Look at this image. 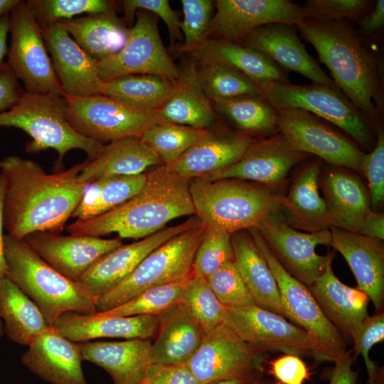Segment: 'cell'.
Instances as JSON below:
<instances>
[{
    "mask_svg": "<svg viewBox=\"0 0 384 384\" xmlns=\"http://www.w3.org/2000/svg\"><path fill=\"white\" fill-rule=\"evenodd\" d=\"M320 164L313 161L297 175L283 197L284 207L292 222L310 232L328 229L326 206L319 193Z\"/></svg>",
    "mask_w": 384,
    "mask_h": 384,
    "instance_id": "d590c367",
    "label": "cell"
},
{
    "mask_svg": "<svg viewBox=\"0 0 384 384\" xmlns=\"http://www.w3.org/2000/svg\"><path fill=\"white\" fill-rule=\"evenodd\" d=\"M247 230L275 278L287 319L313 339L317 348L316 361L334 362L348 351L347 343L324 316L308 287L282 266L257 228Z\"/></svg>",
    "mask_w": 384,
    "mask_h": 384,
    "instance_id": "ba28073f",
    "label": "cell"
},
{
    "mask_svg": "<svg viewBox=\"0 0 384 384\" xmlns=\"http://www.w3.org/2000/svg\"><path fill=\"white\" fill-rule=\"evenodd\" d=\"M122 5L124 13L123 18L129 27L132 26L136 11L144 10L164 21L172 46H175L177 41L183 42L181 21L167 0H124Z\"/></svg>",
    "mask_w": 384,
    "mask_h": 384,
    "instance_id": "816d5d0a",
    "label": "cell"
},
{
    "mask_svg": "<svg viewBox=\"0 0 384 384\" xmlns=\"http://www.w3.org/2000/svg\"><path fill=\"white\" fill-rule=\"evenodd\" d=\"M47 50L63 94H102L98 61L85 53L59 22L42 29Z\"/></svg>",
    "mask_w": 384,
    "mask_h": 384,
    "instance_id": "44dd1931",
    "label": "cell"
},
{
    "mask_svg": "<svg viewBox=\"0 0 384 384\" xmlns=\"http://www.w3.org/2000/svg\"><path fill=\"white\" fill-rule=\"evenodd\" d=\"M65 117L82 136L105 144L129 137H139L160 122L154 113L135 110L122 102L99 94L85 97L63 94Z\"/></svg>",
    "mask_w": 384,
    "mask_h": 384,
    "instance_id": "30bf717a",
    "label": "cell"
},
{
    "mask_svg": "<svg viewBox=\"0 0 384 384\" xmlns=\"http://www.w3.org/2000/svg\"><path fill=\"white\" fill-rule=\"evenodd\" d=\"M183 18L180 28L181 45L176 48L180 53H191L208 39L215 7L210 0H181Z\"/></svg>",
    "mask_w": 384,
    "mask_h": 384,
    "instance_id": "7dc6e473",
    "label": "cell"
},
{
    "mask_svg": "<svg viewBox=\"0 0 384 384\" xmlns=\"http://www.w3.org/2000/svg\"><path fill=\"white\" fill-rule=\"evenodd\" d=\"M245 230L231 234L235 265L256 304L287 319L275 278L250 233Z\"/></svg>",
    "mask_w": 384,
    "mask_h": 384,
    "instance_id": "1f68e13d",
    "label": "cell"
},
{
    "mask_svg": "<svg viewBox=\"0 0 384 384\" xmlns=\"http://www.w3.org/2000/svg\"><path fill=\"white\" fill-rule=\"evenodd\" d=\"M265 363L269 373L281 384H304L310 376L306 363L295 354L284 353Z\"/></svg>",
    "mask_w": 384,
    "mask_h": 384,
    "instance_id": "db71d44e",
    "label": "cell"
},
{
    "mask_svg": "<svg viewBox=\"0 0 384 384\" xmlns=\"http://www.w3.org/2000/svg\"><path fill=\"white\" fill-rule=\"evenodd\" d=\"M59 23L90 56L97 61L117 53L127 41L130 27L116 10L87 14Z\"/></svg>",
    "mask_w": 384,
    "mask_h": 384,
    "instance_id": "836d02e7",
    "label": "cell"
},
{
    "mask_svg": "<svg viewBox=\"0 0 384 384\" xmlns=\"http://www.w3.org/2000/svg\"><path fill=\"white\" fill-rule=\"evenodd\" d=\"M265 370H258L245 375L218 380L208 384H255L265 376Z\"/></svg>",
    "mask_w": 384,
    "mask_h": 384,
    "instance_id": "6125c7cd",
    "label": "cell"
},
{
    "mask_svg": "<svg viewBox=\"0 0 384 384\" xmlns=\"http://www.w3.org/2000/svg\"><path fill=\"white\" fill-rule=\"evenodd\" d=\"M124 46L114 55L98 61L100 77L105 83L127 75L147 74L175 82L178 67L165 48L159 31L158 17L144 11L135 13Z\"/></svg>",
    "mask_w": 384,
    "mask_h": 384,
    "instance_id": "7c38bea8",
    "label": "cell"
},
{
    "mask_svg": "<svg viewBox=\"0 0 384 384\" xmlns=\"http://www.w3.org/2000/svg\"><path fill=\"white\" fill-rule=\"evenodd\" d=\"M4 180L0 173V280L6 277V263L4 255ZM4 334L3 321L0 317V337Z\"/></svg>",
    "mask_w": 384,
    "mask_h": 384,
    "instance_id": "94428289",
    "label": "cell"
},
{
    "mask_svg": "<svg viewBox=\"0 0 384 384\" xmlns=\"http://www.w3.org/2000/svg\"><path fill=\"white\" fill-rule=\"evenodd\" d=\"M148 378L154 384H201L186 363L151 366Z\"/></svg>",
    "mask_w": 384,
    "mask_h": 384,
    "instance_id": "11a10c76",
    "label": "cell"
},
{
    "mask_svg": "<svg viewBox=\"0 0 384 384\" xmlns=\"http://www.w3.org/2000/svg\"><path fill=\"white\" fill-rule=\"evenodd\" d=\"M207 130L158 122L146 130L141 139L157 155L162 165L168 168L176 163Z\"/></svg>",
    "mask_w": 384,
    "mask_h": 384,
    "instance_id": "b9f144b4",
    "label": "cell"
},
{
    "mask_svg": "<svg viewBox=\"0 0 384 384\" xmlns=\"http://www.w3.org/2000/svg\"><path fill=\"white\" fill-rule=\"evenodd\" d=\"M146 180V173L101 178L88 183L72 218L89 219L114 209L135 196Z\"/></svg>",
    "mask_w": 384,
    "mask_h": 384,
    "instance_id": "f35d334b",
    "label": "cell"
},
{
    "mask_svg": "<svg viewBox=\"0 0 384 384\" xmlns=\"http://www.w3.org/2000/svg\"><path fill=\"white\" fill-rule=\"evenodd\" d=\"M208 38L242 44L255 29L269 23L296 26L304 19L302 6L288 0H217Z\"/></svg>",
    "mask_w": 384,
    "mask_h": 384,
    "instance_id": "e0dca14e",
    "label": "cell"
},
{
    "mask_svg": "<svg viewBox=\"0 0 384 384\" xmlns=\"http://www.w3.org/2000/svg\"><path fill=\"white\" fill-rule=\"evenodd\" d=\"M384 340V311H375L361 324L353 338V358L362 356L366 367L368 384H384L383 369L370 360L373 346Z\"/></svg>",
    "mask_w": 384,
    "mask_h": 384,
    "instance_id": "681fc988",
    "label": "cell"
},
{
    "mask_svg": "<svg viewBox=\"0 0 384 384\" xmlns=\"http://www.w3.org/2000/svg\"><path fill=\"white\" fill-rule=\"evenodd\" d=\"M23 240L50 267L74 281L103 255L123 245L119 237L107 239L48 231L33 233Z\"/></svg>",
    "mask_w": 384,
    "mask_h": 384,
    "instance_id": "d6986e66",
    "label": "cell"
},
{
    "mask_svg": "<svg viewBox=\"0 0 384 384\" xmlns=\"http://www.w3.org/2000/svg\"><path fill=\"white\" fill-rule=\"evenodd\" d=\"M0 317L4 333L22 346H28L50 326L36 304L6 277L0 280Z\"/></svg>",
    "mask_w": 384,
    "mask_h": 384,
    "instance_id": "8d00e7d4",
    "label": "cell"
},
{
    "mask_svg": "<svg viewBox=\"0 0 384 384\" xmlns=\"http://www.w3.org/2000/svg\"><path fill=\"white\" fill-rule=\"evenodd\" d=\"M140 384H154V383L149 378H147L146 380H144Z\"/></svg>",
    "mask_w": 384,
    "mask_h": 384,
    "instance_id": "003e7915",
    "label": "cell"
},
{
    "mask_svg": "<svg viewBox=\"0 0 384 384\" xmlns=\"http://www.w3.org/2000/svg\"><path fill=\"white\" fill-rule=\"evenodd\" d=\"M151 339L93 341L79 344L82 360L105 370L114 384H140L148 378Z\"/></svg>",
    "mask_w": 384,
    "mask_h": 384,
    "instance_id": "f1b7e54d",
    "label": "cell"
},
{
    "mask_svg": "<svg viewBox=\"0 0 384 384\" xmlns=\"http://www.w3.org/2000/svg\"><path fill=\"white\" fill-rule=\"evenodd\" d=\"M189 191L201 222L230 234L258 227L282 208L283 196L268 186L240 179L196 178L190 180Z\"/></svg>",
    "mask_w": 384,
    "mask_h": 384,
    "instance_id": "277c9868",
    "label": "cell"
},
{
    "mask_svg": "<svg viewBox=\"0 0 384 384\" xmlns=\"http://www.w3.org/2000/svg\"><path fill=\"white\" fill-rule=\"evenodd\" d=\"M179 304L188 311L204 336L224 323L225 307L217 299L205 278L193 275Z\"/></svg>",
    "mask_w": 384,
    "mask_h": 384,
    "instance_id": "7bdbcfd3",
    "label": "cell"
},
{
    "mask_svg": "<svg viewBox=\"0 0 384 384\" xmlns=\"http://www.w3.org/2000/svg\"><path fill=\"white\" fill-rule=\"evenodd\" d=\"M242 44L262 53L283 70L298 73L313 83L338 90L307 52L294 24L276 23L262 26L250 33Z\"/></svg>",
    "mask_w": 384,
    "mask_h": 384,
    "instance_id": "7402d4cb",
    "label": "cell"
},
{
    "mask_svg": "<svg viewBox=\"0 0 384 384\" xmlns=\"http://www.w3.org/2000/svg\"><path fill=\"white\" fill-rule=\"evenodd\" d=\"M370 3L366 0H309L302 9L304 18L325 21L350 18L361 21Z\"/></svg>",
    "mask_w": 384,
    "mask_h": 384,
    "instance_id": "f907efd6",
    "label": "cell"
},
{
    "mask_svg": "<svg viewBox=\"0 0 384 384\" xmlns=\"http://www.w3.org/2000/svg\"><path fill=\"white\" fill-rule=\"evenodd\" d=\"M216 113L234 123L242 132L275 134L278 130V110L262 95L247 96L212 102Z\"/></svg>",
    "mask_w": 384,
    "mask_h": 384,
    "instance_id": "ab89813d",
    "label": "cell"
},
{
    "mask_svg": "<svg viewBox=\"0 0 384 384\" xmlns=\"http://www.w3.org/2000/svg\"><path fill=\"white\" fill-rule=\"evenodd\" d=\"M297 28L331 71L333 81L370 121L376 119L380 81L373 55L363 46L353 27L344 21L304 18Z\"/></svg>",
    "mask_w": 384,
    "mask_h": 384,
    "instance_id": "3957f363",
    "label": "cell"
},
{
    "mask_svg": "<svg viewBox=\"0 0 384 384\" xmlns=\"http://www.w3.org/2000/svg\"><path fill=\"white\" fill-rule=\"evenodd\" d=\"M322 119L302 110H278V130L295 150L338 166L361 171L363 153Z\"/></svg>",
    "mask_w": 384,
    "mask_h": 384,
    "instance_id": "9a60e30c",
    "label": "cell"
},
{
    "mask_svg": "<svg viewBox=\"0 0 384 384\" xmlns=\"http://www.w3.org/2000/svg\"><path fill=\"white\" fill-rule=\"evenodd\" d=\"M6 277L38 307L49 326L63 314L97 312L95 300L77 281L46 263L23 240L4 235Z\"/></svg>",
    "mask_w": 384,
    "mask_h": 384,
    "instance_id": "5b68a950",
    "label": "cell"
},
{
    "mask_svg": "<svg viewBox=\"0 0 384 384\" xmlns=\"http://www.w3.org/2000/svg\"><path fill=\"white\" fill-rule=\"evenodd\" d=\"M361 171L368 181L372 206H380L384 201V135L381 130L373 149L363 154Z\"/></svg>",
    "mask_w": 384,
    "mask_h": 384,
    "instance_id": "f5cc1de1",
    "label": "cell"
},
{
    "mask_svg": "<svg viewBox=\"0 0 384 384\" xmlns=\"http://www.w3.org/2000/svg\"><path fill=\"white\" fill-rule=\"evenodd\" d=\"M196 60L215 61L244 74L261 88L289 82L287 73L269 58L243 44L208 38L190 53Z\"/></svg>",
    "mask_w": 384,
    "mask_h": 384,
    "instance_id": "e575fe53",
    "label": "cell"
},
{
    "mask_svg": "<svg viewBox=\"0 0 384 384\" xmlns=\"http://www.w3.org/2000/svg\"><path fill=\"white\" fill-rule=\"evenodd\" d=\"M361 28L368 34L376 32L384 25V1L378 0L370 13L361 21Z\"/></svg>",
    "mask_w": 384,
    "mask_h": 384,
    "instance_id": "91938a15",
    "label": "cell"
},
{
    "mask_svg": "<svg viewBox=\"0 0 384 384\" xmlns=\"http://www.w3.org/2000/svg\"><path fill=\"white\" fill-rule=\"evenodd\" d=\"M267 355L223 323L204 336L186 364L201 384H208L265 370Z\"/></svg>",
    "mask_w": 384,
    "mask_h": 384,
    "instance_id": "5bb4252c",
    "label": "cell"
},
{
    "mask_svg": "<svg viewBox=\"0 0 384 384\" xmlns=\"http://www.w3.org/2000/svg\"><path fill=\"white\" fill-rule=\"evenodd\" d=\"M151 343V366L186 363L201 345L204 334L179 303L160 316Z\"/></svg>",
    "mask_w": 384,
    "mask_h": 384,
    "instance_id": "4dcf8cb0",
    "label": "cell"
},
{
    "mask_svg": "<svg viewBox=\"0 0 384 384\" xmlns=\"http://www.w3.org/2000/svg\"><path fill=\"white\" fill-rule=\"evenodd\" d=\"M330 245L345 258L357 288L374 305L375 311L384 306V247L381 240L356 233L331 228Z\"/></svg>",
    "mask_w": 384,
    "mask_h": 384,
    "instance_id": "d4e9b609",
    "label": "cell"
},
{
    "mask_svg": "<svg viewBox=\"0 0 384 384\" xmlns=\"http://www.w3.org/2000/svg\"><path fill=\"white\" fill-rule=\"evenodd\" d=\"M205 229L201 223L154 250L127 277L96 299L97 312L118 306L148 289L193 277V260Z\"/></svg>",
    "mask_w": 384,
    "mask_h": 384,
    "instance_id": "52a82bcc",
    "label": "cell"
},
{
    "mask_svg": "<svg viewBox=\"0 0 384 384\" xmlns=\"http://www.w3.org/2000/svg\"><path fill=\"white\" fill-rule=\"evenodd\" d=\"M163 166L157 155L139 137L104 144L98 154L84 162L78 175L82 183L115 176H137Z\"/></svg>",
    "mask_w": 384,
    "mask_h": 384,
    "instance_id": "f546056e",
    "label": "cell"
},
{
    "mask_svg": "<svg viewBox=\"0 0 384 384\" xmlns=\"http://www.w3.org/2000/svg\"><path fill=\"white\" fill-rule=\"evenodd\" d=\"M196 63L201 86L211 102L262 95L257 83L228 65L204 60H196Z\"/></svg>",
    "mask_w": 384,
    "mask_h": 384,
    "instance_id": "60d3db41",
    "label": "cell"
},
{
    "mask_svg": "<svg viewBox=\"0 0 384 384\" xmlns=\"http://www.w3.org/2000/svg\"><path fill=\"white\" fill-rule=\"evenodd\" d=\"M328 225L358 233L370 209L368 193L358 178L341 170H332L322 178Z\"/></svg>",
    "mask_w": 384,
    "mask_h": 384,
    "instance_id": "d6a6232c",
    "label": "cell"
},
{
    "mask_svg": "<svg viewBox=\"0 0 384 384\" xmlns=\"http://www.w3.org/2000/svg\"><path fill=\"white\" fill-rule=\"evenodd\" d=\"M224 323L244 341L267 354L280 351L309 355L316 361L317 348L307 332L257 305L225 308Z\"/></svg>",
    "mask_w": 384,
    "mask_h": 384,
    "instance_id": "4fadbf2b",
    "label": "cell"
},
{
    "mask_svg": "<svg viewBox=\"0 0 384 384\" xmlns=\"http://www.w3.org/2000/svg\"><path fill=\"white\" fill-rule=\"evenodd\" d=\"M253 140L241 131L215 127L208 129L176 163L166 168L189 181L203 177L238 162Z\"/></svg>",
    "mask_w": 384,
    "mask_h": 384,
    "instance_id": "603a6c76",
    "label": "cell"
},
{
    "mask_svg": "<svg viewBox=\"0 0 384 384\" xmlns=\"http://www.w3.org/2000/svg\"><path fill=\"white\" fill-rule=\"evenodd\" d=\"M233 259L231 234L206 226L193 260V275L206 279Z\"/></svg>",
    "mask_w": 384,
    "mask_h": 384,
    "instance_id": "bcb514c9",
    "label": "cell"
},
{
    "mask_svg": "<svg viewBox=\"0 0 384 384\" xmlns=\"http://www.w3.org/2000/svg\"><path fill=\"white\" fill-rule=\"evenodd\" d=\"M206 279L212 292L225 308L257 305L233 261L226 263Z\"/></svg>",
    "mask_w": 384,
    "mask_h": 384,
    "instance_id": "c3c4849f",
    "label": "cell"
},
{
    "mask_svg": "<svg viewBox=\"0 0 384 384\" xmlns=\"http://www.w3.org/2000/svg\"><path fill=\"white\" fill-rule=\"evenodd\" d=\"M84 162L48 174L36 161L18 156L0 160L4 180V225L11 237L59 233L78 206L86 183L78 180Z\"/></svg>",
    "mask_w": 384,
    "mask_h": 384,
    "instance_id": "6da1fadb",
    "label": "cell"
},
{
    "mask_svg": "<svg viewBox=\"0 0 384 384\" xmlns=\"http://www.w3.org/2000/svg\"><path fill=\"white\" fill-rule=\"evenodd\" d=\"M160 316H107L98 312L82 314L68 311L61 314L52 327L73 342L100 338L151 339L156 334Z\"/></svg>",
    "mask_w": 384,
    "mask_h": 384,
    "instance_id": "4316f807",
    "label": "cell"
},
{
    "mask_svg": "<svg viewBox=\"0 0 384 384\" xmlns=\"http://www.w3.org/2000/svg\"><path fill=\"white\" fill-rule=\"evenodd\" d=\"M82 361L79 344L51 326L35 338L21 356L22 363L29 370L51 384H88Z\"/></svg>",
    "mask_w": 384,
    "mask_h": 384,
    "instance_id": "cb8c5ba5",
    "label": "cell"
},
{
    "mask_svg": "<svg viewBox=\"0 0 384 384\" xmlns=\"http://www.w3.org/2000/svg\"><path fill=\"white\" fill-rule=\"evenodd\" d=\"M358 234L378 240L384 239V215L369 209L365 215Z\"/></svg>",
    "mask_w": 384,
    "mask_h": 384,
    "instance_id": "680465c9",
    "label": "cell"
},
{
    "mask_svg": "<svg viewBox=\"0 0 384 384\" xmlns=\"http://www.w3.org/2000/svg\"><path fill=\"white\" fill-rule=\"evenodd\" d=\"M11 43L7 63L31 95L63 92L48 55L42 29L27 1L19 0L9 13Z\"/></svg>",
    "mask_w": 384,
    "mask_h": 384,
    "instance_id": "8fae6325",
    "label": "cell"
},
{
    "mask_svg": "<svg viewBox=\"0 0 384 384\" xmlns=\"http://www.w3.org/2000/svg\"><path fill=\"white\" fill-rule=\"evenodd\" d=\"M9 32V13L0 17V67L4 64V58L7 55V34Z\"/></svg>",
    "mask_w": 384,
    "mask_h": 384,
    "instance_id": "be15d7a7",
    "label": "cell"
},
{
    "mask_svg": "<svg viewBox=\"0 0 384 384\" xmlns=\"http://www.w3.org/2000/svg\"><path fill=\"white\" fill-rule=\"evenodd\" d=\"M24 93L14 70L4 62L0 67V114L16 105Z\"/></svg>",
    "mask_w": 384,
    "mask_h": 384,
    "instance_id": "9f6ffc18",
    "label": "cell"
},
{
    "mask_svg": "<svg viewBox=\"0 0 384 384\" xmlns=\"http://www.w3.org/2000/svg\"><path fill=\"white\" fill-rule=\"evenodd\" d=\"M191 279L148 289L118 306L98 313L107 316L161 315L180 302Z\"/></svg>",
    "mask_w": 384,
    "mask_h": 384,
    "instance_id": "ee69618b",
    "label": "cell"
},
{
    "mask_svg": "<svg viewBox=\"0 0 384 384\" xmlns=\"http://www.w3.org/2000/svg\"><path fill=\"white\" fill-rule=\"evenodd\" d=\"M354 360L351 351H347L335 360L329 374V384H356L358 375V371L352 368Z\"/></svg>",
    "mask_w": 384,
    "mask_h": 384,
    "instance_id": "6f0895ef",
    "label": "cell"
},
{
    "mask_svg": "<svg viewBox=\"0 0 384 384\" xmlns=\"http://www.w3.org/2000/svg\"><path fill=\"white\" fill-rule=\"evenodd\" d=\"M257 228L282 266L306 286L319 278L333 260V253L319 255L315 251L319 245H330L331 234L329 229L299 232L279 215L265 220Z\"/></svg>",
    "mask_w": 384,
    "mask_h": 384,
    "instance_id": "2e32d148",
    "label": "cell"
},
{
    "mask_svg": "<svg viewBox=\"0 0 384 384\" xmlns=\"http://www.w3.org/2000/svg\"><path fill=\"white\" fill-rule=\"evenodd\" d=\"M189 181L157 166L146 172L144 186L129 200L97 217L76 220L66 230L70 235L101 238L117 233L121 239L144 238L175 218L195 215Z\"/></svg>",
    "mask_w": 384,
    "mask_h": 384,
    "instance_id": "7a4b0ae2",
    "label": "cell"
},
{
    "mask_svg": "<svg viewBox=\"0 0 384 384\" xmlns=\"http://www.w3.org/2000/svg\"><path fill=\"white\" fill-rule=\"evenodd\" d=\"M255 384H281L278 381H277L274 379H267L265 378V376L260 379L258 382H257Z\"/></svg>",
    "mask_w": 384,
    "mask_h": 384,
    "instance_id": "03108f58",
    "label": "cell"
},
{
    "mask_svg": "<svg viewBox=\"0 0 384 384\" xmlns=\"http://www.w3.org/2000/svg\"><path fill=\"white\" fill-rule=\"evenodd\" d=\"M154 114L160 122L198 129L217 127V113L201 86L194 58L178 68L171 92Z\"/></svg>",
    "mask_w": 384,
    "mask_h": 384,
    "instance_id": "83f0119b",
    "label": "cell"
},
{
    "mask_svg": "<svg viewBox=\"0 0 384 384\" xmlns=\"http://www.w3.org/2000/svg\"><path fill=\"white\" fill-rule=\"evenodd\" d=\"M196 215L128 245H122L97 260L77 282L96 301L126 277L154 250L201 223Z\"/></svg>",
    "mask_w": 384,
    "mask_h": 384,
    "instance_id": "ac0fdd59",
    "label": "cell"
},
{
    "mask_svg": "<svg viewBox=\"0 0 384 384\" xmlns=\"http://www.w3.org/2000/svg\"><path fill=\"white\" fill-rule=\"evenodd\" d=\"M307 155L294 149L278 132L253 140L238 162L201 178L210 181L235 178L272 186L282 181L292 167Z\"/></svg>",
    "mask_w": 384,
    "mask_h": 384,
    "instance_id": "ffe728a7",
    "label": "cell"
},
{
    "mask_svg": "<svg viewBox=\"0 0 384 384\" xmlns=\"http://www.w3.org/2000/svg\"><path fill=\"white\" fill-rule=\"evenodd\" d=\"M174 84L158 75H127L105 82L102 94L139 111L154 113L167 100Z\"/></svg>",
    "mask_w": 384,
    "mask_h": 384,
    "instance_id": "74e56055",
    "label": "cell"
},
{
    "mask_svg": "<svg viewBox=\"0 0 384 384\" xmlns=\"http://www.w3.org/2000/svg\"><path fill=\"white\" fill-rule=\"evenodd\" d=\"M262 97L277 110L299 109L339 127L358 144L373 142L370 121L338 90L313 83H272L262 87Z\"/></svg>",
    "mask_w": 384,
    "mask_h": 384,
    "instance_id": "9c48e42d",
    "label": "cell"
},
{
    "mask_svg": "<svg viewBox=\"0 0 384 384\" xmlns=\"http://www.w3.org/2000/svg\"><path fill=\"white\" fill-rule=\"evenodd\" d=\"M18 1L19 0H0V17L10 13Z\"/></svg>",
    "mask_w": 384,
    "mask_h": 384,
    "instance_id": "e7e4bbea",
    "label": "cell"
},
{
    "mask_svg": "<svg viewBox=\"0 0 384 384\" xmlns=\"http://www.w3.org/2000/svg\"><path fill=\"white\" fill-rule=\"evenodd\" d=\"M66 101L63 92L31 95L25 92L11 110L0 114V127L22 129L31 140L26 145L31 154L48 149L57 151L56 166L60 169L65 155L70 150L81 149L94 159L104 144L77 132L65 117Z\"/></svg>",
    "mask_w": 384,
    "mask_h": 384,
    "instance_id": "8992f818",
    "label": "cell"
},
{
    "mask_svg": "<svg viewBox=\"0 0 384 384\" xmlns=\"http://www.w3.org/2000/svg\"><path fill=\"white\" fill-rule=\"evenodd\" d=\"M307 287L326 319L346 342L352 343L361 324L369 316L368 297L338 279L332 268V260L324 273Z\"/></svg>",
    "mask_w": 384,
    "mask_h": 384,
    "instance_id": "484cf974",
    "label": "cell"
},
{
    "mask_svg": "<svg viewBox=\"0 0 384 384\" xmlns=\"http://www.w3.org/2000/svg\"><path fill=\"white\" fill-rule=\"evenodd\" d=\"M41 29L81 14L116 10L117 4L107 0H28Z\"/></svg>",
    "mask_w": 384,
    "mask_h": 384,
    "instance_id": "f6af8a7d",
    "label": "cell"
}]
</instances>
